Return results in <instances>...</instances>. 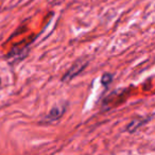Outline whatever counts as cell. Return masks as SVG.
<instances>
[{
  "instance_id": "1",
  "label": "cell",
  "mask_w": 155,
  "mask_h": 155,
  "mask_svg": "<svg viewBox=\"0 0 155 155\" xmlns=\"http://www.w3.org/2000/svg\"><path fill=\"white\" fill-rule=\"evenodd\" d=\"M88 65V62L87 61H83V60H78L73 63V65L68 69L66 73L61 78V81L64 83H68L70 82L71 80H73L77 75H79L83 70L85 69V67Z\"/></svg>"
},
{
  "instance_id": "2",
  "label": "cell",
  "mask_w": 155,
  "mask_h": 155,
  "mask_svg": "<svg viewBox=\"0 0 155 155\" xmlns=\"http://www.w3.org/2000/svg\"><path fill=\"white\" fill-rule=\"evenodd\" d=\"M66 108H67V104H58V105L53 106V107L50 110V112L45 116L43 121L45 123H50V122H54V121L60 120L61 117L64 115Z\"/></svg>"
},
{
  "instance_id": "3",
  "label": "cell",
  "mask_w": 155,
  "mask_h": 155,
  "mask_svg": "<svg viewBox=\"0 0 155 155\" xmlns=\"http://www.w3.org/2000/svg\"><path fill=\"white\" fill-rule=\"evenodd\" d=\"M151 119V117L149 118H139V119H135V120L131 121V123L127 125L125 127V131L127 132H130V133H134V132L137 131L139 127H141L142 125H144L149 120Z\"/></svg>"
},
{
  "instance_id": "4",
  "label": "cell",
  "mask_w": 155,
  "mask_h": 155,
  "mask_svg": "<svg viewBox=\"0 0 155 155\" xmlns=\"http://www.w3.org/2000/svg\"><path fill=\"white\" fill-rule=\"evenodd\" d=\"M112 82H113V74H112V73L105 72V73H103V74H102V77H101V84H102V86L107 87Z\"/></svg>"
},
{
  "instance_id": "5",
  "label": "cell",
  "mask_w": 155,
  "mask_h": 155,
  "mask_svg": "<svg viewBox=\"0 0 155 155\" xmlns=\"http://www.w3.org/2000/svg\"><path fill=\"white\" fill-rule=\"evenodd\" d=\"M0 85H1V79H0Z\"/></svg>"
}]
</instances>
